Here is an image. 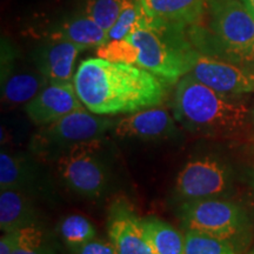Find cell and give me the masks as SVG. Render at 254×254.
Wrapping results in <instances>:
<instances>
[{
    "label": "cell",
    "instance_id": "1",
    "mask_svg": "<svg viewBox=\"0 0 254 254\" xmlns=\"http://www.w3.org/2000/svg\"><path fill=\"white\" fill-rule=\"evenodd\" d=\"M73 84L82 105L104 117L160 106L165 98L164 81L153 73L103 57L81 62Z\"/></svg>",
    "mask_w": 254,
    "mask_h": 254
},
{
    "label": "cell",
    "instance_id": "2",
    "mask_svg": "<svg viewBox=\"0 0 254 254\" xmlns=\"http://www.w3.org/2000/svg\"><path fill=\"white\" fill-rule=\"evenodd\" d=\"M193 52L183 27L160 23L146 13L128 37L98 49L99 57L134 64L167 84H177L189 74Z\"/></svg>",
    "mask_w": 254,
    "mask_h": 254
},
{
    "label": "cell",
    "instance_id": "3",
    "mask_svg": "<svg viewBox=\"0 0 254 254\" xmlns=\"http://www.w3.org/2000/svg\"><path fill=\"white\" fill-rule=\"evenodd\" d=\"M174 119L187 131L218 139H244L254 132V111L186 74L177 82Z\"/></svg>",
    "mask_w": 254,
    "mask_h": 254
},
{
    "label": "cell",
    "instance_id": "4",
    "mask_svg": "<svg viewBox=\"0 0 254 254\" xmlns=\"http://www.w3.org/2000/svg\"><path fill=\"white\" fill-rule=\"evenodd\" d=\"M211 30L226 60L254 64V14L241 0H208Z\"/></svg>",
    "mask_w": 254,
    "mask_h": 254
},
{
    "label": "cell",
    "instance_id": "5",
    "mask_svg": "<svg viewBox=\"0 0 254 254\" xmlns=\"http://www.w3.org/2000/svg\"><path fill=\"white\" fill-rule=\"evenodd\" d=\"M114 124L106 117L92 113L84 107L55 123L41 126L40 131L34 136L33 144L40 151L60 146L69 148L80 142L98 140Z\"/></svg>",
    "mask_w": 254,
    "mask_h": 254
},
{
    "label": "cell",
    "instance_id": "6",
    "mask_svg": "<svg viewBox=\"0 0 254 254\" xmlns=\"http://www.w3.org/2000/svg\"><path fill=\"white\" fill-rule=\"evenodd\" d=\"M99 139L73 145L57 161L63 180L75 192L87 196H98L106 186V176L95 157Z\"/></svg>",
    "mask_w": 254,
    "mask_h": 254
},
{
    "label": "cell",
    "instance_id": "7",
    "mask_svg": "<svg viewBox=\"0 0 254 254\" xmlns=\"http://www.w3.org/2000/svg\"><path fill=\"white\" fill-rule=\"evenodd\" d=\"M183 221L187 231L230 241L243 226V213L236 204L218 199H202L184 204Z\"/></svg>",
    "mask_w": 254,
    "mask_h": 254
},
{
    "label": "cell",
    "instance_id": "8",
    "mask_svg": "<svg viewBox=\"0 0 254 254\" xmlns=\"http://www.w3.org/2000/svg\"><path fill=\"white\" fill-rule=\"evenodd\" d=\"M189 74L219 93L234 97L254 92V69L194 50Z\"/></svg>",
    "mask_w": 254,
    "mask_h": 254
},
{
    "label": "cell",
    "instance_id": "9",
    "mask_svg": "<svg viewBox=\"0 0 254 254\" xmlns=\"http://www.w3.org/2000/svg\"><path fill=\"white\" fill-rule=\"evenodd\" d=\"M228 171L218 160L205 157L187 163L177 177V192L189 201L214 198L226 190Z\"/></svg>",
    "mask_w": 254,
    "mask_h": 254
},
{
    "label": "cell",
    "instance_id": "10",
    "mask_svg": "<svg viewBox=\"0 0 254 254\" xmlns=\"http://www.w3.org/2000/svg\"><path fill=\"white\" fill-rule=\"evenodd\" d=\"M84 107L73 81L49 82L26 104L25 111L31 122L36 125L45 126Z\"/></svg>",
    "mask_w": 254,
    "mask_h": 254
},
{
    "label": "cell",
    "instance_id": "11",
    "mask_svg": "<svg viewBox=\"0 0 254 254\" xmlns=\"http://www.w3.org/2000/svg\"><path fill=\"white\" fill-rule=\"evenodd\" d=\"M119 138L155 139L172 134L176 131L173 117L163 107H151L127 114L113 126Z\"/></svg>",
    "mask_w": 254,
    "mask_h": 254
},
{
    "label": "cell",
    "instance_id": "12",
    "mask_svg": "<svg viewBox=\"0 0 254 254\" xmlns=\"http://www.w3.org/2000/svg\"><path fill=\"white\" fill-rule=\"evenodd\" d=\"M110 241L118 254H153L142 220L126 208H117L109 225Z\"/></svg>",
    "mask_w": 254,
    "mask_h": 254
},
{
    "label": "cell",
    "instance_id": "13",
    "mask_svg": "<svg viewBox=\"0 0 254 254\" xmlns=\"http://www.w3.org/2000/svg\"><path fill=\"white\" fill-rule=\"evenodd\" d=\"M208 0H140L148 17L160 23L185 27L201 18Z\"/></svg>",
    "mask_w": 254,
    "mask_h": 254
},
{
    "label": "cell",
    "instance_id": "14",
    "mask_svg": "<svg viewBox=\"0 0 254 254\" xmlns=\"http://www.w3.org/2000/svg\"><path fill=\"white\" fill-rule=\"evenodd\" d=\"M81 51L84 50L69 41L52 40L40 58V73L50 82H72L75 60Z\"/></svg>",
    "mask_w": 254,
    "mask_h": 254
},
{
    "label": "cell",
    "instance_id": "15",
    "mask_svg": "<svg viewBox=\"0 0 254 254\" xmlns=\"http://www.w3.org/2000/svg\"><path fill=\"white\" fill-rule=\"evenodd\" d=\"M52 40H65L82 50L100 49L109 43V32L86 14L64 23L52 34Z\"/></svg>",
    "mask_w": 254,
    "mask_h": 254
},
{
    "label": "cell",
    "instance_id": "16",
    "mask_svg": "<svg viewBox=\"0 0 254 254\" xmlns=\"http://www.w3.org/2000/svg\"><path fill=\"white\" fill-rule=\"evenodd\" d=\"M142 226L153 254H185V236L170 224L153 218Z\"/></svg>",
    "mask_w": 254,
    "mask_h": 254
},
{
    "label": "cell",
    "instance_id": "17",
    "mask_svg": "<svg viewBox=\"0 0 254 254\" xmlns=\"http://www.w3.org/2000/svg\"><path fill=\"white\" fill-rule=\"evenodd\" d=\"M44 74L19 73L6 79L2 85V100L8 105L27 104L49 84Z\"/></svg>",
    "mask_w": 254,
    "mask_h": 254
},
{
    "label": "cell",
    "instance_id": "18",
    "mask_svg": "<svg viewBox=\"0 0 254 254\" xmlns=\"http://www.w3.org/2000/svg\"><path fill=\"white\" fill-rule=\"evenodd\" d=\"M30 202L15 190H1L0 193V228L4 232L20 230L31 224Z\"/></svg>",
    "mask_w": 254,
    "mask_h": 254
},
{
    "label": "cell",
    "instance_id": "19",
    "mask_svg": "<svg viewBox=\"0 0 254 254\" xmlns=\"http://www.w3.org/2000/svg\"><path fill=\"white\" fill-rule=\"evenodd\" d=\"M59 232L66 245L75 251L95 238V228L92 222L80 214H72L64 219Z\"/></svg>",
    "mask_w": 254,
    "mask_h": 254
},
{
    "label": "cell",
    "instance_id": "20",
    "mask_svg": "<svg viewBox=\"0 0 254 254\" xmlns=\"http://www.w3.org/2000/svg\"><path fill=\"white\" fill-rule=\"evenodd\" d=\"M145 11L140 0H124L119 17L109 31V43L125 39L135 28L140 26Z\"/></svg>",
    "mask_w": 254,
    "mask_h": 254
},
{
    "label": "cell",
    "instance_id": "21",
    "mask_svg": "<svg viewBox=\"0 0 254 254\" xmlns=\"http://www.w3.org/2000/svg\"><path fill=\"white\" fill-rule=\"evenodd\" d=\"M185 254H236L228 240L187 231L185 234Z\"/></svg>",
    "mask_w": 254,
    "mask_h": 254
},
{
    "label": "cell",
    "instance_id": "22",
    "mask_svg": "<svg viewBox=\"0 0 254 254\" xmlns=\"http://www.w3.org/2000/svg\"><path fill=\"white\" fill-rule=\"evenodd\" d=\"M123 4L124 0H85L84 14L109 32L119 17Z\"/></svg>",
    "mask_w": 254,
    "mask_h": 254
},
{
    "label": "cell",
    "instance_id": "23",
    "mask_svg": "<svg viewBox=\"0 0 254 254\" xmlns=\"http://www.w3.org/2000/svg\"><path fill=\"white\" fill-rule=\"evenodd\" d=\"M12 254H52L46 244L44 231L31 222L20 228L18 245Z\"/></svg>",
    "mask_w": 254,
    "mask_h": 254
},
{
    "label": "cell",
    "instance_id": "24",
    "mask_svg": "<svg viewBox=\"0 0 254 254\" xmlns=\"http://www.w3.org/2000/svg\"><path fill=\"white\" fill-rule=\"evenodd\" d=\"M23 179V167L17 158L6 152L0 154V190H15Z\"/></svg>",
    "mask_w": 254,
    "mask_h": 254
},
{
    "label": "cell",
    "instance_id": "25",
    "mask_svg": "<svg viewBox=\"0 0 254 254\" xmlns=\"http://www.w3.org/2000/svg\"><path fill=\"white\" fill-rule=\"evenodd\" d=\"M77 254H118L111 241L92 239L77 250Z\"/></svg>",
    "mask_w": 254,
    "mask_h": 254
},
{
    "label": "cell",
    "instance_id": "26",
    "mask_svg": "<svg viewBox=\"0 0 254 254\" xmlns=\"http://www.w3.org/2000/svg\"><path fill=\"white\" fill-rule=\"evenodd\" d=\"M20 230L5 232L0 239V254H12L18 245Z\"/></svg>",
    "mask_w": 254,
    "mask_h": 254
},
{
    "label": "cell",
    "instance_id": "27",
    "mask_svg": "<svg viewBox=\"0 0 254 254\" xmlns=\"http://www.w3.org/2000/svg\"><path fill=\"white\" fill-rule=\"evenodd\" d=\"M247 6V8L254 14V0H241Z\"/></svg>",
    "mask_w": 254,
    "mask_h": 254
},
{
    "label": "cell",
    "instance_id": "28",
    "mask_svg": "<svg viewBox=\"0 0 254 254\" xmlns=\"http://www.w3.org/2000/svg\"><path fill=\"white\" fill-rule=\"evenodd\" d=\"M252 254H254V253H252Z\"/></svg>",
    "mask_w": 254,
    "mask_h": 254
}]
</instances>
